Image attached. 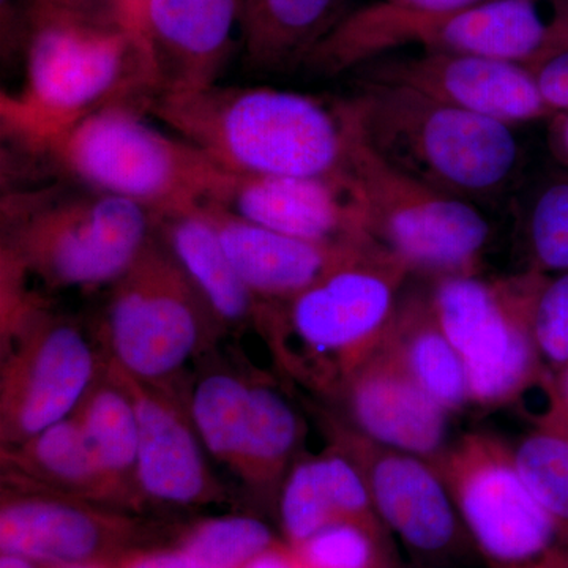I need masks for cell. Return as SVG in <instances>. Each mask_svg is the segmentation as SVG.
I'll return each instance as SVG.
<instances>
[{
	"label": "cell",
	"instance_id": "1",
	"mask_svg": "<svg viewBox=\"0 0 568 568\" xmlns=\"http://www.w3.org/2000/svg\"><path fill=\"white\" fill-rule=\"evenodd\" d=\"M149 115L239 175L346 173L355 132L349 99L220 82L156 95Z\"/></svg>",
	"mask_w": 568,
	"mask_h": 568
},
{
	"label": "cell",
	"instance_id": "2",
	"mask_svg": "<svg viewBox=\"0 0 568 568\" xmlns=\"http://www.w3.org/2000/svg\"><path fill=\"white\" fill-rule=\"evenodd\" d=\"M156 95L151 55L129 21L33 14L24 82L2 95V129L31 152L82 119L118 104L149 112Z\"/></svg>",
	"mask_w": 568,
	"mask_h": 568
},
{
	"label": "cell",
	"instance_id": "3",
	"mask_svg": "<svg viewBox=\"0 0 568 568\" xmlns=\"http://www.w3.org/2000/svg\"><path fill=\"white\" fill-rule=\"evenodd\" d=\"M349 102L366 144L437 192L489 203L521 170V145L510 123L381 82H358Z\"/></svg>",
	"mask_w": 568,
	"mask_h": 568
},
{
	"label": "cell",
	"instance_id": "4",
	"mask_svg": "<svg viewBox=\"0 0 568 568\" xmlns=\"http://www.w3.org/2000/svg\"><path fill=\"white\" fill-rule=\"evenodd\" d=\"M409 265L368 237L343 263L282 304H263L260 327L287 372L335 396L381 342Z\"/></svg>",
	"mask_w": 568,
	"mask_h": 568
},
{
	"label": "cell",
	"instance_id": "5",
	"mask_svg": "<svg viewBox=\"0 0 568 568\" xmlns=\"http://www.w3.org/2000/svg\"><path fill=\"white\" fill-rule=\"evenodd\" d=\"M155 222L149 209L93 190L17 193L2 204V253L54 290L111 286L152 241Z\"/></svg>",
	"mask_w": 568,
	"mask_h": 568
},
{
	"label": "cell",
	"instance_id": "6",
	"mask_svg": "<svg viewBox=\"0 0 568 568\" xmlns=\"http://www.w3.org/2000/svg\"><path fill=\"white\" fill-rule=\"evenodd\" d=\"M118 104L82 119L41 145L39 155L82 189L132 201L153 213L211 200L224 171L189 141Z\"/></svg>",
	"mask_w": 568,
	"mask_h": 568
},
{
	"label": "cell",
	"instance_id": "7",
	"mask_svg": "<svg viewBox=\"0 0 568 568\" xmlns=\"http://www.w3.org/2000/svg\"><path fill=\"white\" fill-rule=\"evenodd\" d=\"M110 287L100 343L111 364L138 379L171 384L224 331L156 231Z\"/></svg>",
	"mask_w": 568,
	"mask_h": 568
},
{
	"label": "cell",
	"instance_id": "8",
	"mask_svg": "<svg viewBox=\"0 0 568 568\" xmlns=\"http://www.w3.org/2000/svg\"><path fill=\"white\" fill-rule=\"evenodd\" d=\"M545 278L530 268L499 280L437 278L429 298L465 362L470 405H510L544 383L548 368L534 332V310Z\"/></svg>",
	"mask_w": 568,
	"mask_h": 568
},
{
	"label": "cell",
	"instance_id": "9",
	"mask_svg": "<svg viewBox=\"0 0 568 568\" xmlns=\"http://www.w3.org/2000/svg\"><path fill=\"white\" fill-rule=\"evenodd\" d=\"M488 568H568V541L519 474L514 447L474 432L435 465Z\"/></svg>",
	"mask_w": 568,
	"mask_h": 568
},
{
	"label": "cell",
	"instance_id": "10",
	"mask_svg": "<svg viewBox=\"0 0 568 568\" xmlns=\"http://www.w3.org/2000/svg\"><path fill=\"white\" fill-rule=\"evenodd\" d=\"M347 173L361 193L366 233L410 271L437 278L476 275L491 235L484 213L381 159L362 136L357 118Z\"/></svg>",
	"mask_w": 568,
	"mask_h": 568
},
{
	"label": "cell",
	"instance_id": "11",
	"mask_svg": "<svg viewBox=\"0 0 568 568\" xmlns=\"http://www.w3.org/2000/svg\"><path fill=\"white\" fill-rule=\"evenodd\" d=\"M0 443L17 446L74 413L106 355L70 317L37 298L2 335Z\"/></svg>",
	"mask_w": 568,
	"mask_h": 568
},
{
	"label": "cell",
	"instance_id": "12",
	"mask_svg": "<svg viewBox=\"0 0 568 568\" xmlns=\"http://www.w3.org/2000/svg\"><path fill=\"white\" fill-rule=\"evenodd\" d=\"M317 417L328 446L354 463L377 515L407 548L422 558L440 560L470 544L446 481L432 463L375 443L338 414L321 410Z\"/></svg>",
	"mask_w": 568,
	"mask_h": 568
},
{
	"label": "cell",
	"instance_id": "13",
	"mask_svg": "<svg viewBox=\"0 0 568 568\" xmlns=\"http://www.w3.org/2000/svg\"><path fill=\"white\" fill-rule=\"evenodd\" d=\"M361 81L399 85L476 112L517 123L551 118L528 67L458 52L428 51L409 58H379L362 65Z\"/></svg>",
	"mask_w": 568,
	"mask_h": 568
},
{
	"label": "cell",
	"instance_id": "14",
	"mask_svg": "<svg viewBox=\"0 0 568 568\" xmlns=\"http://www.w3.org/2000/svg\"><path fill=\"white\" fill-rule=\"evenodd\" d=\"M212 203L248 222L315 242L365 237L364 204L351 174L239 175L224 171Z\"/></svg>",
	"mask_w": 568,
	"mask_h": 568
},
{
	"label": "cell",
	"instance_id": "15",
	"mask_svg": "<svg viewBox=\"0 0 568 568\" xmlns=\"http://www.w3.org/2000/svg\"><path fill=\"white\" fill-rule=\"evenodd\" d=\"M346 424L383 446L435 465L448 443L452 413L426 394L402 362L379 347L336 392Z\"/></svg>",
	"mask_w": 568,
	"mask_h": 568
},
{
	"label": "cell",
	"instance_id": "16",
	"mask_svg": "<svg viewBox=\"0 0 568 568\" xmlns=\"http://www.w3.org/2000/svg\"><path fill=\"white\" fill-rule=\"evenodd\" d=\"M106 362L136 409L138 485L142 497L174 506L216 499L219 480L209 469L189 405H182L171 384L138 379Z\"/></svg>",
	"mask_w": 568,
	"mask_h": 568
},
{
	"label": "cell",
	"instance_id": "17",
	"mask_svg": "<svg viewBox=\"0 0 568 568\" xmlns=\"http://www.w3.org/2000/svg\"><path fill=\"white\" fill-rule=\"evenodd\" d=\"M100 504L2 480L0 548L52 566L97 562L132 526Z\"/></svg>",
	"mask_w": 568,
	"mask_h": 568
},
{
	"label": "cell",
	"instance_id": "18",
	"mask_svg": "<svg viewBox=\"0 0 568 568\" xmlns=\"http://www.w3.org/2000/svg\"><path fill=\"white\" fill-rule=\"evenodd\" d=\"M242 9L244 0H144L140 31L156 95L197 91L220 81L234 33H241Z\"/></svg>",
	"mask_w": 568,
	"mask_h": 568
},
{
	"label": "cell",
	"instance_id": "19",
	"mask_svg": "<svg viewBox=\"0 0 568 568\" xmlns=\"http://www.w3.org/2000/svg\"><path fill=\"white\" fill-rule=\"evenodd\" d=\"M203 205L235 271L261 304L291 301L372 237L305 241L248 222L212 201Z\"/></svg>",
	"mask_w": 568,
	"mask_h": 568
},
{
	"label": "cell",
	"instance_id": "20",
	"mask_svg": "<svg viewBox=\"0 0 568 568\" xmlns=\"http://www.w3.org/2000/svg\"><path fill=\"white\" fill-rule=\"evenodd\" d=\"M280 518L291 547L331 526L357 525L392 544L362 474L338 448L298 458L278 495Z\"/></svg>",
	"mask_w": 568,
	"mask_h": 568
},
{
	"label": "cell",
	"instance_id": "21",
	"mask_svg": "<svg viewBox=\"0 0 568 568\" xmlns=\"http://www.w3.org/2000/svg\"><path fill=\"white\" fill-rule=\"evenodd\" d=\"M568 31V0L547 18L540 0H487L437 21L417 43L428 51L458 52L529 65Z\"/></svg>",
	"mask_w": 568,
	"mask_h": 568
},
{
	"label": "cell",
	"instance_id": "22",
	"mask_svg": "<svg viewBox=\"0 0 568 568\" xmlns=\"http://www.w3.org/2000/svg\"><path fill=\"white\" fill-rule=\"evenodd\" d=\"M487 0H377L343 14L304 67L321 77H336L376 61L387 51L417 43L437 21Z\"/></svg>",
	"mask_w": 568,
	"mask_h": 568
},
{
	"label": "cell",
	"instance_id": "23",
	"mask_svg": "<svg viewBox=\"0 0 568 568\" xmlns=\"http://www.w3.org/2000/svg\"><path fill=\"white\" fill-rule=\"evenodd\" d=\"M155 215L156 235L223 328L260 327L263 304L235 271L203 203Z\"/></svg>",
	"mask_w": 568,
	"mask_h": 568
},
{
	"label": "cell",
	"instance_id": "24",
	"mask_svg": "<svg viewBox=\"0 0 568 568\" xmlns=\"http://www.w3.org/2000/svg\"><path fill=\"white\" fill-rule=\"evenodd\" d=\"M2 480L95 504H115L73 417L2 447Z\"/></svg>",
	"mask_w": 568,
	"mask_h": 568
},
{
	"label": "cell",
	"instance_id": "25",
	"mask_svg": "<svg viewBox=\"0 0 568 568\" xmlns=\"http://www.w3.org/2000/svg\"><path fill=\"white\" fill-rule=\"evenodd\" d=\"M71 417L80 426L85 446L106 480L115 504L140 503L136 409L108 362Z\"/></svg>",
	"mask_w": 568,
	"mask_h": 568
},
{
	"label": "cell",
	"instance_id": "26",
	"mask_svg": "<svg viewBox=\"0 0 568 568\" xmlns=\"http://www.w3.org/2000/svg\"><path fill=\"white\" fill-rule=\"evenodd\" d=\"M383 345L448 413L470 405L465 362L440 327L429 295L399 302Z\"/></svg>",
	"mask_w": 568,
	"mask_h": 568
},
{
	"label": "cell",
	"instance_id": "27",
	"mask_svg": "<svg viewBox=\"0 0 568 568\" xmlns=\"http://www.w3.org/2000/svg\"><path fill=\"white\" fill-rule=\"evenodd\" d=\"M343 0H244L241 39L254 70L304 65L310 52L342 20Z\"/></svg>",
	"mask_w": 568,
	"mask_h": 568
},
{
	"label": "cell",
	"instance_id": "28",
	"mask_svg": "<svg viewBox=\"0 0 568 568\" xmlns=\"http://www.w3.org/2000/svg\"><path fill=\"white\" fill-rule=\"evenodd\" d=\"M305 425L294 406L271 384L252 381L248 433L237 477L250 488L280 495L304 443Z\"/></svg>",
	"mask_w": 568,
	"mask_h": 568
},
{
	"label": "cell",
	"instance_id": "29",
	"mask_svg": "<svg viewBox=\"0 0 568 568\" xmlns=\"http://www.w3.org/2000/svg\"><path fill=\"white\" fill-rule=\"evenodd\" d=\"M252 379L233 372L207 373L189 399L190 416L207 454L234 476L244 458Z\"/></svg>",
	"mask_w": 568,
	"mask_h": 568
},
{
	"label": "cell",
	"instance_id": "30",
	"mask_svg": "<svg viewBox=\"0 0 568 568\" xmlns=\"http://www.w3.org/2000/svg\"><path fill=\"white\" fill-rule=\"evenodd\" d=\"M560 168V166H559ZM521 237L530 271L556 275L568 271V170L560 168L534 186L523 204Z\"/></svg>",
	"mask_w": 568,
	"mask_h": 568
},
{
	"label": "cell",
	"instance_id": "31",
	"mask_svg": "<svg viewBox=\"0 0 568 568\" xmlns=\"http://www.w3.org/2000/svg\"><path fill=\"white\" fill-rule=\"evenodd\" d=\"M514 447L519 474L568 541V443L529 433Z\"/></svg>",
	"mask_w": 568,
	"mask_h": 568
},
{
	"label": "cell",
	"instance_id": "32",
	"mask_svg": "<svg viewBox=\"0 0 568 568\" xmlns=\"http://www.w3.org/2000/svg\"><path fill=\"white\" fill-rule=\"evenodd\" d=\"M274 544V534L260 519L223 517L197 525L181 548L197 568H242Z\"/></svg>",
	"mask_w": 568,
	"mask_h": 568
},
{
	"label": "cell",
	"instance_id": "33",
	"mask_svg": "<svg viewBox=\"0 0 568 568\" xmlns=\"http://www.w3.org/2000/svg\"><path fill=\"white\" fill-rule=\"evenodd\" d=\"M293 548L302 568H402L394 545L349 523L320 530Z\"/></svg>",
	"mask_w": 568,
	"mask_h": 568
},
{
	"label": "cell",
	"instance_id": "34",
	"mask_svg": "<svg viewBox=\"0 0 568 568\" xmlns=\"http://www.w3.org/2000/svg\"><path fill=\"white\" fill-rule=\"evenodd\" d=\"M534 332L548 369L568 362V271L547 275L537 295Z\"/></svg>",
	"mask_w": 568,
	"mask_h": 568
},
{
	"label": "cell",
	"instance_id": "35",
	"mask_svg": "<svg viewBox=\"0 0 568 568\" xmlns=\"http://www.w3.org/2000/svg\"><path fill=\"white\" fill-rule=\"evenodd\" d=\"M526 67L552 114L568 111V32Z\"/></svg>",
	"mask_w": 568,
	"mask_h": 568
},
{
	"label": "cell",
	"instance_id": "36",
	"mask_svg": "<svg viewBox=\"0 0 568 568\" xmlns=\"http://www.w3.org/2000/svg\"><path fill=\"white\" fill-rule=\"evenodd\" d=\"M32 22L33 0H0V40H2L3 61H11L18 54L24 61Z\"/></svg>",
	"mask_w": 568,
	"mask_h": 568
},
{
	"label": "cell",
	"instance_id": "37",
	"mask_svg": "<svg viewBox=\"0 0 568 568\" xmlns=\"http://www.w3.org/2000/svg\"><path fill=\"white\" fill-rule=\"evenodd\" d=\"M541 387L547 392L548 403L536 418V429L568 443V362L548 369Z\"/></svg>",
	"mask_w": 568,
	"mask_h": 568
},
{
	"label": "cell",
	"instance_id": "38",
	"mask_svg": "<svg viewBox=\"0 0 568 568\" xmlns=\"http://www.w3.org/2000/svg\"><path fill=\"white\" fill-rule=\"evenodd\" d=\"M36 13L73 14V17L97 18V20H123L133 24L123 0H33V14Z\"/></svg>",
	"mask_w": 568,
	"mask_h": 568
},
{
	"label": "cell",
	"instance_id": "39",
	"mask_svg": "<svg viewBox=\"0 0 568 568\" xmlns=\"http://www.w3.org/2000/svg\"><path fill=\"white\" fill-rule=\"evenodd\" d=\"M122 568H197L192 558L179 549L145 552L126 560Z\"/></svg>",
	"mask_w": 568,
	"mask_h": 568
},
{
	"label": "cell",
	"instance_id": "40",
	"mask_svg": "<svg viewBox=\"0 0 568 568\" xmlns=\"http://www.w3.org/2000/svg\"><path fill=\"white\" fill-rule=\"evenodd\" d=\"M547 148L556 164L568 170V111L548 119Z\"/></svg>",
	"mask_w": 568,
	"mask_h": 568
},
{
	"label": "cell",
	"instance_id": "41",
	"mask_svg": "<svg viewBox=\"0 0 568 568\" xmlns=\"http://www.w3.org/2000/svg\"><path fill=\"white\" fill-rule=\"evenodd\" d=\"M242 568H302V566L290 544L282 545L275 541L272 547L254 556Z\"/></svg>",
	"mask_w": 568,
	"mask_h": 568
},
{
	"label": "cell",
	"instance_id": "42",
	"mask_svg": "<svg viewBox=\"0 0 568 568\" xmlns=\"http://www.w3.org/2000/svg\"><path fill=\"white\" fill-rule=\"evenodd\" d=\"M33 560L21 558V556L6 555L2 552L0 558V568H36Z\"/></svg>",
	"mask_w": 568,
	"mask_h": 568
},
{
	"label": "cell",
	"instance_id": "43",
	"mask_svg": "<svg viewBox=\"0 0 568 568\" xmlns=\"http://www.w3.org/2000/svg\"><path fill=\"white\" fill-rule=\"evenodd\" d=\"M58 568H106L99 562L71 564V566H61Z\"/></svg>",
	"mask_w": 568,
	"mask_h": 568
}]
</instances>
